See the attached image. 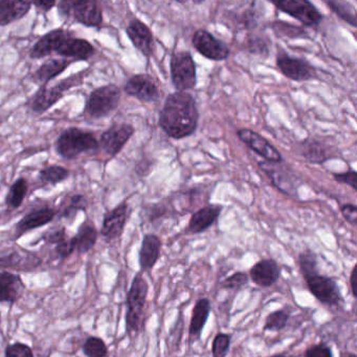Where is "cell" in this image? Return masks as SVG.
<instances>
[{
    "mask_svg": "<svg viewBox=\"0 0 357 357\" xmlns=\"http://www.w3.org/2000/svg\"><path fill=\"white\" fill-rule=\"evenodd\" d=\"M56 55L70 61H89L96 54V49L86 39L79 38L74 33L68 31L66 36L59 41L55 51Z\"/></svg>",
    "mask_w": 357,
    "mask_h": 357,
    "instance_id": "cell-14",
    "label": "cell"
},
{
    "mask_svg": "<svg viewBox=\"0 0 357 357\" xmlns=\"http://www.w3.org/2000/svg\"><path fill=\"white\" fill-rule=\"evenodd\" d=\"M267 357H288V355H286L285 353H277V354L269 355Z\"/></svg>",
    "mask_w": 357,
    "mask_h": 357,
    "instance_id": "cell-53",
    "label": "cell"
},
{
    "mask_svg": "<svg viewBox=\"0 0 357 357\" xmlns=\"http://www.w3.org/2000/svg\"><path fill=\"white\" fill-rule=\"evenodd\" d=\"M135 129L130 124H114L106 129L99 139V151L103 152L108 160H112L121 153L131 137Z\"/></svg>",
    "mask_w": 357,
    "mask_h": 357,
    "instance_id": "cell-11",
    "label": "cell"
},
{
    "mask_svg": "<svg viewBox=\"0 0 357 357\" xmlns=\"http://www.w3.org/2000/svg\"><path fill=\"white\" fill-rule=\"evenodd\" d=\"M129 214H130V208L128 202H121L120 204L105 213L100 234L106 242H112L122 237L128 221Z\"/></svg>",
    "mask_w": 357,
    "mask_h": 357,
    "instance_id": "cell-16",
    "label": "cell"
},
{
    "mask_svg": "<svg viewBox=\"0 0 357 357\" xmlns=\"http://www.w3.org/2000/svg\"><path fill=\"white\" fill-rule=\"evenodd\" d=\"M334 181L338 183H344L352 188L354 191H357V173L354 170H348L346 172L333 173Z\"/></svg>",
    "mask_w": 357,
    "mask_h": 357,
    "instance_id": "cell-47",
    "label": "cell"
},
{
    "mask_svg": "<svg viewBox=\"0 0 357 357\" xmlns=\"http://www.w3.org/2000/svg\"><path fill=\"white\" fill-rule=\"evenodd\" d=\"M68 238L66 227H58L47 229L45 233H43L41 240H43L45 243L56 246L63 242L64 240L68 239Z\"/></svg>",
    "mask_w": 357,
    "mask_h": 357,
    "instance_id": "cell-44",
    "label": "cell"
},
{
    "mask_svg": "<svg viewBox=\"0 0 357 357\" xmlns=\"http://www.w3.org/2000/svg\"><path fill=\"white\" fill-rule=\"evenodd\" d=\"M126 34L135 49L141 52L146 58L153 55L155 50L153 34L145 22L139 18H132L127 24Z\"/></svg>",
    "mask_w": 357,
    "mask_h": 357,
    "instance_id": "cell-21",
    "label": "cell"
},
{
    "mask_svg": "<svg viewBox=\"0 0 357 357\" xmlns=\"http://www.w3.org/2000/svg\"><path fill=\"white\" fill-rule=\"evenodd\" d=\"M68 33V30L59 28L55 30L50 31L47 34L43 35L30 50V56L32 59H45L50 56L55 54L56 47H57L59 41L63 38L64 35Z\"/></svg>",
    "mask_w": 357,
    "mask_h": 357,
    "instance_id": "cell-28",
    "label": "cell"
},
{
    "mask_svg": "<svg viewBox=\"0 0 357 357\" xmlns=\"http://www.w3.org/2000/svg\"><path fill=\"white\" fill-rule=\"evenodd\" d=\"M82 350L86 357H107L109 353L107 344L99 336H89L83 344Z\"/></svg>",
    "mask_w": 357,
    "mask_h": 357,
    "instance_id": "cell-37",
    "label": "cell"
},
{
    "mask_svg": "<svg viewBox=\"0 0 357 357\" xmlns=\"http://www.w3.org/2000/svg\"><path fill=\"white\" fill-rule=\"evenodd\" d=\"M342 217L349 225L356 227L357 225V206L355 204H347L340 208Z\"/></svg>",
    "mask_w": 357,
    "mask_h": 357,
    "instance_id": "cell-49",
    "label": "cell"
},
{
    "mask_svg": "<svg viewBox=\"0 0 357 357\" xmlns=\"http://www.w3.org/2000/svg\"><path fill=\"white\" fill-rule=\"evenodd\" d=\"M55 150L60 158L73 160L82 154L99 151V139L91 131L70 127L62 131L56 139Z\"/></svg>",
    "mask_w": 357,
    "mask_h": 357,
    "instance_id": "cell-3",
    "label": "cell"
},
{
    "mask_svg": "<svg viewBox=\"0 0 357 357\" xmlns=\"http://www.w3.org/2000/svg\"><path fill=\"white\" fill-rule=\"evenodd\" d=\"M29 192V181L28 179L24 177H20V178L16 179L11 187H10L9 192H8L7 196H6V206L10 208V210H16L20 208V206L24 204V199H26V195Z\"/></svg>",
    "mask_w": 357,
    "mask_h": 357,
    "instance_id": "cell-32",
    "label": "cell"
},
{
    "mask_svg": "<svg viewBox=\"0 0 357 357\" xmlns=\"http://www.w3.org/2000/svg\"><path fill=\"white\" fill-rule=\"evenodd\" d=\"M248 282H250V278H248V273L241 271H235V273H231V275L223 280L221 286H222L223 289L240 290L245 287Z\"/></svg>",
    "mask_w": 357,
    "mask_h": 357,
    "instance_id": "cell-40",
    "label": "cell"
},
{
    "mask_svg": "<svg viewBox=\"0 0 357 357\" xmlns=\"http://www.w3.org/2000/svg\"><path fill=\"white\" fill-rule=\"evenodd\" d=\"M183 326H185V317H183V313L181 311V312L178 313L176 321L173 324L170 332H169L170 337L173 340L172 347L174 348V351H177L179 349V344H181V340L183 335Z\"/></svg>",
    "mask_w": 357,
    "mask_h": 357,
    "instance_id": "cell-46",
    "label": "cell"
},
{
    "mask_svg": "<svg viewBox=\"0 0 357 357\" xmlns=\"http://www.w3.org/2000/svg\"><path fill=\"white\" fill-rule=\"evenodd\" d=\"M261 169L271 179L273 185L280 190L282 193L292 195L296 193V177L292 173L291 169L282 162H260Z\"/></svg>",
    "mask_w": 357,
    "mask_h": 357,
    "instance_id": "cell-18",
    "label": "cell"
},
{
    "mask_svg": "<svg viewBox=\"0 0 357 357\" xmlns=\"http://www.w3.org/2000/svg\"><path fill=\"white\" fill-rule=\"evenodd\" d=\"M199 112L191 93L176 91L167 97L158 118L162 130L173 139L191 137L198 126Z\"/></svg>",
    "mask_w": 357,
    "mask_h": 357,
    "instance_id": "cell-1",
    "label": "cell"
},
{
    "mask_svg": "<svg viewBox=\"0 0 357 357\" xmlns=\"http://www.w3.org/2000/svg\"><path fill=\"white\" fill-rule=\"evenodd\" d=\"M237 137L243 142L250 150L268 162H282L283 158L268 141L262 135L252 129L243 128L237 130Z\"/></svg>",
    "mask_w": 357,
    "mask_h": 357,
    "instance_id": "cell-19",
    "label": "cell"
},
{
    "mask_svg": "<svg viewBox=\"0 0 357 357\" xmlns=\"http://www.w3.org/2000/svg\"><path fill=\"white\" fill-rule=\"evenodd\" d=\"M0 326H1V313H0Z\"/></svg>",
    "mask_w": 357,
    "mask_h": 357,
    "instance_id": "cell-54",
    "label": "cell"
},
{
    "mask_svg": "<svg viewBox=\"0 0 357 357\" xmlns=\"http://www.w3.org/2000/svg\"><path fill=\"white\" fill-rule=\"evenodd\" d=\"M340 357H357L354 352L342 353Z\"/></svg>",
    "mask_w": 357,
    "mask_h": 357,
    "instance_id": "cell-52",
    "label": "cell"
},
{
    "mask_svg": "<svg viewBox=\"0 0 357 357\" xmlns=\"http://www.w3.org/2000/svg\"><path fill=\"white\" fill-rule=\"evenodd\" d=\"M87 206H89V200L83 194H73L68 196V198L62 202L59 208L56 211L60 219H66L70 221V223H73L79 212L86 211Z\"/></svg>",
    "mask_w": 357,
    "mask_h": 357,
    "instance_id": "cell-31",
    "label": "cell"
},
{
    "mask_svg": "<svg viewBox=\"0 0 357 357\" xmlns=\"http://www.w3.org/2000/svg\"><path fill=\"white\" fill-rule=\"evenodd\" d=\"M162 242L155 234H146L142 240L139 252L141 273H150L158 264L162 255Z\"/></svg>",
    "mask_w": 357,
    "mask_h": 357,
    "instance_id": "cell-23",
    "label": "cell"
},
{
    "mask_svg": "<svg viewBox=\"0 0 357 357\" xmlns=\"http://www.w3.org/2000/svg\"><path fill=\"white\" fill-rule=\"evenodd\" d=\"M231 336L229 333L219 332L213 338L212 342V356L227 357L231 349Z\"/></svg>",
    "mask_w": 357,
    "mask_h": 357,
    "instance_id": "cell-39",
    "label": "cell"
},
{
    "mask_svg": "<svg viewBox=\"0 0 357 357\" xmlns=\"http://www.w3.org/2000/svg\"><path fill=\"white\" fill-rule=\"evenodd\" d=\"M325 3L340 20L346 22V24H350L353 28H356V10L350 3L342 1V0L340 1H338V0H329V1H326Z\"/></svg>",
    "mask_w": 357,
    "mask_h": 357,
    "instance_id": "cell-34",
    "label": "cell"
},
{
    "mask_svg": "<svg viewBox=\"0 0 357 357\" xmlns=\"http://www.w3.org/2000/svg\"><path fill=\"white\" fill-rule=\"evenodd\" d=\"M122 91L116 84L97 87L89 93L85 103L84 114L91 120H101L116 112L120 105Z\"/></svg>",
    "mask_w": 357,
    "mask_h": 357,
    "instance_id": "cell-5",
    "label": "cell"
},
{
    "mask_svg": "<svg viewBox=\"0 0 357 357\" xmlns=\"http://www.w3.org/2000/svg\"><path fill=\"white\" fill-rule=\"evenodd\" d=\"M60 17L73 18L86 28L101 30L104 24L103 10L98 1H60L56 6Z\"/></svg>",
    "mask_w": 357,
    "mask_h": 357,
    "instance_id": "cell-6",
    "label": "cell"
},
{
    "mask_svg": "<svg viewBox=\"0 0 357 357\" xmlns=\"http://www.w3.org/2000/svg\"><path fill=\"white\" fill-rule=\"evenodd\" d=\"M303 357H334L331 347L327 342H321L311 344L304 351Z\"/></svg>",
    "mask_w": 357,
    "mask_h": 357,
    "instance_id": "cell-45",
    "label": "cell"
},
{
    "mask_svg": "<svg viewBox=\"0 0 357 357\" xmlns=\"http://www.w3.org/2000/svg\"><path fill=\"white\" fill-rule=\"evenodd\" d=\"M192 45L200 55L212 61H223L231 55L229 45L204 29L194 33Z\"/></svg>",
    "mask_w": 357,
    "mask_h": 357,
    "instance_id": "cell-13",
    "label": "cell"
},
{
    "mask_svg": "<svg viewBox=\"0 0 357 357\" xmlns=\"http://www.w3.org/2000/svg\"><path fill=\"white\" fill-rule=\"evenodd\" d=\"M146 212H147L146 217H147L148 222L155 223L168 217L170 214V208L166 204L162 202V204H155L148 206Z\"/></svg>",
    "mask_w": 357,
    "mask_h": 357,
    "instance_id": "cell-42",
    "label": "cell"
},
{
    "mask_svg": "<svg viewBox=\"0 0 357 357\" xmlns=\"http://www.w3.org/2000/svg\"><path fill=\"white\" fill-rule=\"evenodd\" d=\"M56 216H57V211L47 204L32 208L24 214L15 225L14 240L20 239L22 236L34 229L50 225Z\"/></svg>",
    "mask_w": 357,
    "mask_h": 357,
    "instance_id": "cell-17",
    "label": "cell"
},
{
    "mask_svg": "<svg viewBox=\"0 0 357 357\" xmlns=\"http://www.w3.org/2000/svg\"><path fill=\"white\" fill-rule=\"evenodd\" d=\"M289 319L290 313L286 309H278V310L271 311L265 317L263 331H283L287 327Z\"/></svg>",
    "mask_w": 357,
    "mask_h": 357,
    "instance_id": "cell-36",
    "label": "cell"
},
{
    "mask_svg": "<svg viewBox=\"0 0 357 357\" xmlns=\"http://www.w3.org/2000/svg\"><path fill=\"white\" fill-rule=\"evenodd\" d=\"M87 70L72 75L56 83L53 86H41L38 91L29 99L28 107L35 114H43L56 105L60 100L66 97V93L75 87L83 84Z\"/></svg>",
    "mask_w": 357,
    "mask_h": 357,
    "instance_id": "cell-4",
    "label": "cell"
},
{
    "mask_svg": "<svg viewBox=\"0 0 357 357\" xmlns=\"http://www.w3.org/2000/svg\"><path fill=\"white\" fill-rule=\"evenodd\" d=\"M43 261L36 252L20 246L0 250V269L17 273H33L43 266Z\"/></svg>",
    "mask_w": 357,
    "mask_h": 357,
    "instance_id": "cell-9",
    "label": "cell"
},
{
    "mask_svg": "<svg viewBox=\"0 0 357 357\" xmlns=\"http://www.w3.org/2000/svg\"><path fill=\"white\" fill-rule=\"evenodd\" d=\"M282 13L298 20L306 28H317L324 20V15L308 0H279L271 1Z\"/></svg>",
    "mask_w": 357,
    "mask_h": 357,
    "instance_id": "cell-10",
    "label": "cell"
},
{
    "mask_svg": "<svg viewBox=\"0 0 357 357\" xmlns=\"http://www.w3.org/2000/svg\"><path fill=\"white\" fill-rule=\"evenodd\" d=\"M246 50L248 53L252 55L259 56V57L267 58L269 55L268 41L265 40L262 37L252 36L248 38L245 43Z\"/></svg>",
    "mask_w": 357,
    "mask_h": 357,
    "instance_id": "cell-41",
    "label": "cell"
},
{
    "mask_svg": "<svg viewBox=\"0 0 357 357\" xmlns=\"http://www.w3.org/2000/svg\"><path fill=\"white\" fill-rule=\"evenodd\" d=\"M149 284L139 271L131 282L130 288L127 292L126 315L125 328L130 340H135L145 329L146 309H147Z\"/></svg>",
    "mask_w": 357,
    "mask_h": 357,
    "instance_id": "cell-2",
    "label": "cell"
},
{
    "mask_svg": "<svg viewBox=\"0 0 357 357\" xmlns=\"http://www.w3.org/2000/svg\"><path fill=\"white\" fill-rule=\"evenodd\" d=\"M29 1L0 0V26H7L22 20L32 9Z\"/></svg>",
    "mask_w": 357,
    "mask_h": 357,
    "instance_id": "cell-30",
    "label": "cell"
},
{
    "mask_svg": "<svg viewBox=\"0 0 357 357\" xmlns=\"http://www.w3.org/2000/svg\"><path fill=\"white\" fill-rule=\"evenodd\" d=\"M98 237H99V231L95 223L91 220H85L78 227L76 235L72 237L75 252L78 255H85L91 252L97 244Z\"/></svg>",
    "mask_w": 357,
    "mask_h": 357,
    "instance_id": "cell-29",
    "label": "cell"
},
{
    "mask_svg": "<svg viewBox=\"0 0 357 357\" xmlns=\"http://www.w3.org/2000/svg\"><path fill=\"white\" fill-rule=\"evenodd\" d=\"M5 357H35L32 348L24 342H16L8 344L5 351Z\"/></svg>",
    "mask_w": 357,
    "mask_h": 357,
    "instance_id": "cell-43",
    "label": "cell"
},
{
    "mask_svg": "<svg viewBox=\"0 0 357 357\" xmlns=\"http://www.w3.org/2000/svg\"><path fill=\"white\" fill-rule=\"evenodd\" d=\"M281 265L273 258L261 259L248 271L250 281L261 288L273 287L281 279Z\"/></svg>",
    "mask_w": 357,
    "mask_h": 357,
    "instance_id": "cell-20",
    "label": "cell"
},
{
    "mask_svg": "<svg viewBox=\"0 0 357 357\" xmlns=\"http://www.w3.org/2000/svg\"><path fill=\"white\" fill-rule=\"evenodd\" d=\"M298 154L311 164H324L334 158L331 147L314 137H309L298 144Z\"/></svg>",
    "mask_w": 357,
    "mask_h": 357,
    "instance_id": "cell-27",
    "label": "cell"
},
{
    "mask_svg": "<svg viewBox=\"0 0 357 357\" xmlns=\"http://www.w3.org/2000/svg\"><path fill=\"white\" fill-rule=\"evenodd\" d=\"M171 81L177 91H192L197 84V70L189 52H175L170 59Z\"/></svg>",
    "mask_w": 357,
    "mask_h": 357,
    "instance_id": "cell-8",
    "label": "cell"
},
{
    "mask_svg": "<svg viewBox=\"0 0 357 357\" xmlns=\"http://www.w3.org/2000/svg\"><path fill=\"white\" fill-rule=\"evenodd\" d=\"M124 91L129 97L135 98L144 103H155L160 99L158 83L147 74H137L130 77L125 83Z\"/></svg>",
    "mask_w": 357,
    "mask_h": 357,
    "instance_id": "cell-15",
    "label": "cell"
},
{
    "mask_svg": "<svg viewBox=\"0 0 357 357\" xmlns=\"http://www.w3.org/2000/svg\"><path fill=\"white\" fill-rule=\"evenodd\" d=\"M222 210L221 204H206L192 214L185 231L192 235L204 233L217 222Z\"/></svg>",
    "mask_w": 357,
    "mask_h": 357,
    "instance_id": "cell-22",
    "label": "cell"
},
{
    "mask_svg": "<svg viewBox=\"0 0 357 357\" xmlns=\"http://www.w3.org/2000/svg\"><path fill=\"white\" fill-rule=\"evenodd\" d=\"M303 278L308 291L321 304L336 309L340 308L344 305V298L335 278L321 275L319 273Z\"/></svg>",
    "mask_w": 357,
    "mask_h": 357,
    "instance_id": "cell-7",
    "label": "cell"
},
{
    "mask_svg": "<svg viewBox=\"0 0 357 357\" xmlns=\"http://www.w3.org/2000/svg\"><path fill=\"white\" fill-rule=\"evenodd\" d=\"M212 311V304L208 298H198L192 309L191 319L189 326V346L195 344L202 338V332L208 323Z\"/></svg>",
    "mask_w": 357,
    "mask_h": 357,
    "instance_id": "cell-25",
    "label": "cell"
},
{
    "mask_svg": "<svg viewBox=\"0 0 357 357\" xmlns=\"http://www.w3.org/2000/svg\"><path fill=\"white\" fill-rule=\"evenodd\" d=\"M356 265L353 266L352 271H351L350 278H349V281H350V288H351V294H352L353 298H356Z\"/></svg>",
    "mask_w": 357,
    "mask_h": 357,
    "instance_id": "cell-51",
    "label": "cell"
},
{
    "mask_svg": "<svg viewBox=\"0 0 357 357\" xmlns=\"http://www.w3.org/2000/svg\"><path fill=\"white\" fill-rule=\"evenodd\" d=\"M275 62L280 72L289 80L306 82L317 78V70L310 62L289 55L284 50H280Z\"/></svg>",
    "mask_w": 357,
    "mask_h": 357,
    "instance_id": "cell-12",
    "label": "cell"
},
{
    "mask_svg": "<svg viewBox=\"0 0 357 357\" xmlns=\"http://www.w3.org/2000/svg\"><path fill=\"white\" fill-rule=\"evenodd\" d=\"M32 5L36 8L39 13L47 14L57 6V3L56 1H37V3H32Z\"/></svg>",
    "mask_w": 357,
    "mask_h": 357,
    "instance_id": "cell-50",
    "label": "cell"
},
{
    "mask_svg": "<svg viewBox=\"0 0 357 357\" xmlns=\"http://www.w3.org/2000/svg\"><path fill=\"white\" fill-rule=\"evenodd\" d=\"M296 263L303 277L319 273V256L310 248H305L304 250L298 252Z\"/></svg>",
    "mask_w": 357,
    "mask_h": 357,
    "instance_id": "cell-35",
    "label": "cell"
},
{
    "mask_svg": "<svg viewBox=\"0 0 357 357\" xmlns=\"http://www.w3.org/2000/svg\"><path fill=\"white\" fill-rule=\"evenodd\" d=\"M26 286L18 273L0 271V303L14 305L24 296Z\"/></svg>",
    "mask_w": 357,
    "mask_h": 357,
    "instance_id": "cell-24",
    "label": "cell"
},
{
    "mask_svg": "<svg viewBox=\"0 0 357 357\" xmlns=\"http://www.w3.org/2000/svg\"><path fill=\"white\" fill-rule=\"evenodd\" d=\"M271 29L275 31L277 36L287 37V38H306L307 32L302 26H296V24H288V22H273Z\"/></svg>",
    "mask_w": 357,
    "mask_h": 357,
    "instance_id": "cell-38",
    "label": "cell"
},
{
    "mask_svg": "<svg viewBox=\"0 0 357 357\" xmlns=\"http://www.w3.org/2000/svg\"><path fill=\"white\" fill-rule=\"evenodd\" d=\"M74 62L62 58L47 59L33 73L31 80L41 86H47L51 81L63 74Z\"/></svg>",
    "mask_w": 357,
    "mask_h": 357,
    "instance_id": "cell-26",
    "label": "cell"
},
{
    "mask_svg": "<svg viewBox=\"0 0 357 357\" xmlns=\"http://www.w3.org/2000/svg\"><path fill=\"white\" fill-rule=\"evenodd\" d=\"M70 175V170L66 167L51 165L39 171L38 179L43 185H57L58 183L66 181Z\"/></svg>",
    "mask_w": 357,
    "mask_h": 357,
    "instance_id": "cell-33",
    "label": "cell"
},
{
    "mask_svg": "<svg viewBox=\"0 0 357 357\" xmlns=\"http://www.w3.org/2000/svg\"><path fill=\"white\" fill-rule=\"evenodd\" d=\"M55 254L60 260H66L70 258L73 254H75V246L73 243L72 237H68L61 243L55 246Z\"/></svg>",
    "mask_w": 357,
    "mask_h": 357,
    "instance_id": "cell-48",
    "label": "cell"
}]
</instances>
